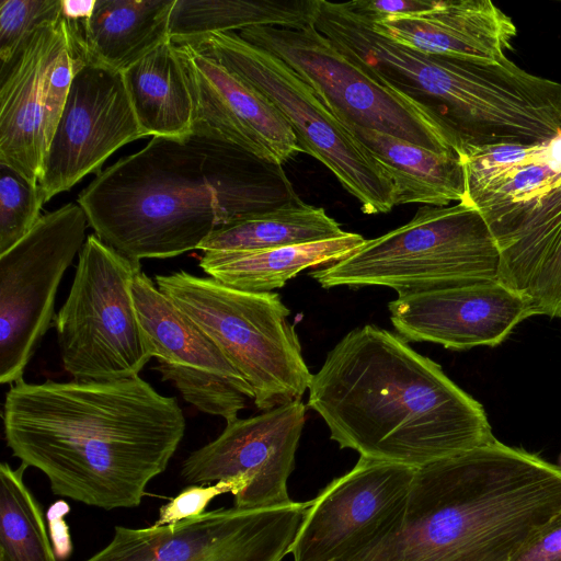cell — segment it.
Here are the masks:
<instances>
[{
  "label": "cell",
  "instance_id": "1",
  "mask_svg": "<svg viewBox=\"0 0 561 561\" xmlns=\"http://www.w3.org/2000/svg\"><path fill=\"white\" fill-rule=\"evenodd\" d=\"M12 455L48 479L55 495L103 510L133 508L185 433L178 401L138 376L16 381L5 393Z\"/></svg>",
  "mask_w": 561,
  "mask_h": 561
},
{
  "label": "cell",
  "instance_id": "2",
  "mask_svg": "<svg viewBox=\"0 0 561 561\" xmlns=\"http://www.w3.org/2000/svg\"><path fill=\"white\" fill-rule=\"evenodd\" d=\"M308 392L330 438L371 459L420 468L495 438L483 405L440 365L374 324L337 342Z\"/></svg>",
  "mask_w": 561,
  "mask_h": 561
},
{
  "label": "cell",
  "instance_id": "3",
  "mask_svg": "<svg viewBox=\"0 0 561 561\" xmlns=\"http://www.w3.org/2000/svg\"><path fill=\"white\" fill-rule=\"evenodd\" d=\"M561 512V468L496 438L416 468L399 525L341 561H510Z\"/></svg>",
  "mask_w": 561,
  "mask_h": 561
},
{
  "label": "cell",
  "instance_id": "4",
  "mask_svg": "<svg viewBox=\"0 0 561 561\" xmlns=\"http://www.w3.org/2000/svg\"><path fill=\"white\" fill-rule=\"evenodd\" d=\"M77 202L95 236L137 262L199 250L219 227L203 157L186 138L153 137L99 172Z\"/></svg>",
  "mask_w": 561,
  "mask_h": 561
},
{
  "label": "cell",
  "instance_id": "5",
  "mask_svg": "<svg viewBox=\"0 0 561 561\" xmlns=\"http://www.w3.org/2000/svg\"><path fill=\"white\" fill-rule=\"evenodd\" d=\"M501 254L482 216L459 202L417 209L412 219L366 240L345 259L314 268L325 288L382 286L398 295L499 280Z\"/></svg>",
  "mask_w": 561,
  "mask_h": 561
},
{
  "label": "cell",
  "instance_id": "6",
  "mask_svg": "<svg viewBox=\"0 0 561 561\" xmlns=\"http://www.w3.org/2000/svg\"><path fill=\"white\" fill-rule=\"evenodd\" d=\"M156 283L245 379L257 409L302 399L313 375L278 294L240 290L185 271L157 275Z\"/></svg>",
  "mask_w": 561,
  "mask_h": 561
},
{
  "label": "cell",
  "instance_id": "7",
  "mask_svg": "<svg viewBox=\"0 0 561 561\" xmlns=\"http://www.w3.org/2000/svg\"><path fill=\"white\" fill-rule=\"evenodd\" d=\"M181 43L215 59L273 103L291 127L301 151L327 167L364 214H387L397 206L398 192L390 172L283 60L236 32Z\"/></svg>",
  "mask_w": 561,
  "mask_h": 561
},
{
  "label": "cell",
  "instance_id": "8",
  "mask_svg": "<svg viewBox=\"0 0 561 561\" xmlns=\"http://www.w3.org/2000/svg\"><path fill=\"white\" fill-rule=\"evenodd\" d=\"M140 262L90 234L69 295L55 316L62 366L77 380L138 376L153 357L131 296Z\"/></svg>",
  "mask_w": 561,
  "mask_h": 561
},
{
  "label": "cell",
  "instance_id": "9",
  "mask_svg": "<svg viewBox=\"0 0 561 561\" xmlns=\"http://www.w3.org/2000/svg\"><path fill=\"white\" fill-rule=\"evenodd\" d=\"M236 33L283 60L342 123L461 154L458 140L433 112L373 79L312 24L298 28L255 26Z\"/></svg>",
  "mask_w": 561,
  "mask_h": 561
},
{
  "label": "cell",
  "instance_id": "10",
  "mask_svg": "<svg viewBox=\"0 0 561 561\" xmlns=\"http://www.w3.org/2000/svg\"><path fill=\"white\" fill-rule=\"evenodd\" d=\"M88 218L77 203L41 216L0 254V382L15 383L54 317L57 289L84 244Z\"/></svg>",
  "mask_w": 561,
  "mask_h": 561
},
{
  "label": "cell",
  "instance_id": "11",
  "mask_svg": "<svg viewBox=\"0 0 561 561\" xmlns=\"http://www.w3.org/2000/svg\"><path fill=\"white\" fill-rule=\"evenodd\" d=\"M312 503L217 508L168 525L116 526L111 541L84 561H282Z\"/></svg>",
  "mask_w": 561,
  "mask_h": 561
},
{
  "label": "cell",
  "instance_id": "12",
  "mask_svg": "<svg viewBox=\"0 0 561 561\" xmlns=\"http://www.w3.org/2000/svg\"><path fill=\"white\" fill-rule=\"evenodd\" d=\"M415 470L360 456L312 500L294 561H341L377 545L401 522Z\"/></svg>",
  "mask_w": 561,
  "mask_h": 561
},
{
  "label": "cell",
  "instance_id": "13",
  "mask_svg": "<svg viewBox=\"0 0 561 561\" xmlns=\"http://www.w3.org/2000/svg\"><path fill=\"white\" fill-rule=\"evenodd\" d=\"M305 422L302 400L237 419L216 439L190 454L181 476L191 485L243 478L244 489L233 495V506L239 508L290 505L287 480Z\"/></svg>",
  "mask_w": 561,
  "mask_h": 561
},
{
  "label": "cell",
  "instance_id": "14",
  "mask_svg": "<svg viewBox=\"0 0 561 561\" xmlns=\"http://www.w3.org/2000/svg\"><path fill=\"white\" fill-rule=\"evenodd\" d=\"M145 137L122 71L85 61L76 72L38 181L46 202Z\"/></svg>",
  "mask_w": 561,
  "mask_h": 561
},
{
  "label": "cell",
  "instance_id": "15",
  "mask_svg": "<svg viewBox=\"0 0 561 561\" xmlns=\"http://www.w3.org/2000/svg\"><path fill=\"white\" fill-rule=\"evenodd\" d=\"M398 335L465 351L502 344L534 316L523 294L499 280H483L398 295L388 305Z\"/></svg>",
  "mask_w": 561,
  "mask_h": 561
},
{
  "label": "cell",
  "instance_id": "16",
  "mask_svg": "<svg viewBox=\"0 0 561 561\" xmlns=\"http://www.w3.org/2000/svg\"><path fill=\"white\" fill-rule=\"evenodd\" d=\"M462 202L482 216L501 249L561 187V133L531 145H496L460 156Z\"/></svg>",
  "mask_w": 561,
  "mask_h": 561
},
{
  "label": "cell",
  "instance_id": "17",
  "mask_svg": "<svg viewBox=\"0 0 561 561\" xmlns=\"http://www.w3.org/2000/svg\"><path fill=\"white\" fill-rule=\"evenodd\" d=\"M175 45L195 101L192 131L220 138L275 165L301 152L291 127L262 93L191 44Z\"/></svg>",
  "mask_w": 561,
  "mask_h": 561
},
{
  "label": "cell",
  "instance_id": "18",
  "mask_svg": "<svg viewBox=\"0 0 561 561\" xmlns=\"http://www.w3.org/2000/svg\"><path fill=\"white\" fill-rule=\"evenodd\" d=\"M72 31L61 15L42 24L10 67L1 72L0 162L38 185L47 152L44 77Z\"/></svg>",
  "mask_w": 561,
  "mask_h": 561
},
{
  "label": "cell",
  "instance_id": "19",
  "mask_svg": "<svg viewBox=\"0 0 561 561\" xmlns=\"http://www.w3.org/2000/svg\"><path fill=\"white\" fill-rule=\"evenodd\" d=\"M369 21L376 33L411 49L483 65L507 58L517 33L513 20L490 0L437 1L422 13Z\"/></svg>",
  "mask_w": 561,
  "mask_h": 561
},
{
  "label": "cell",
  "instance_id": "20",
  "mask_svg": "<svg viewBox=\"0 0 561 561\" xmlns=\"http://www.w3.org/2000/svg\"><path fill=\"white\" fill-rule=\"evenodd\" d=\"M186 139L203 157V173L217 199L219 227L298 198L280 165L202 131L194 130Z\"/></svg>",
  "mask_w": 561,
  "mask_h": 561
},
{
  "label": "cell",
  "instance_id": "21",
  "mask_svg": "<svg viewBox=\"0 0 561 561\" xmlns=\"http://www.w3.org/2000/svg\"><path fill=\"white\" fill-rule=\"evenodd\" d=\"M499 282L523 294L534 316L561 317V187L501 248Z\"/></svg>",
  "mask_w": 561,
  "mask_h": 561
},
{
  "label": "cell",
  "instance_id": "22",
  "mask_svg": "<svg viewBox=\"0 0 561 561\" xmlns=\"http://www.w3.org/2000/svg\"><path fill=\"white\" fill-rule=\"evenodd\" d=\"M144 136L184 139L196 107L186 66L170 39L122 71Z\"/></svg>",
  "mask_w": 561,
  "mask_h": 561
},
{
  "label": "cell",
  "instance_id": "23",
  "mask_svg": "<svg viewBox=\"0 0 561 561\" xmlns=\"http://www.w3.org/2000/svg\"><path fill=\"white\" fill-rule=\"evenodd\" d=\"M131 296L146 341L159 362L226 377L253 391L210 337L142 271L131 283Z\"/></svg>",
  "mask_w": 561,
  "mask_h": 561
},
{
  "label": "cell",
  "instance_id": "24",
  "mask_svg": "<svg viewBox=\"0 0 561 561\" xmlns=\"http://www.w3.org/2000/svg\"><path fill=\"white\" fill-rule=\"evenodd\" d=\"M342 124L390 172L398 192L397 206L462 202L465 176L458 153L431 150L382 131Z\"/></svg>",
  "mask_w": 561,
  "mask_h": 561
},
{
  "label": "cell",
  "instance_id": "25",
  "mask_svg": "<svg viewBox=\"0 0 561 561\" xmlns=\"http://www.w3.org/2000/svg\"><path fill=\"white\" fill-rule=\"evenodd\" d=\"M175 0H95L82 28L88 61L118 71L170 41Z\"/></svg>",
  "mask_w": 561,
  "mask_h": 561
},
{
  "label": "cell",
  "instance_id": "26",
  "mask_svg": "<svg viewBox=\"0 0 561 561\" xmlns=\"http://www.w3.org/2000/svg\"><path fill=\"white\" fill-rule=\"evenodd\" d=\"M366 239L355 232L342 237L242 252H204L199 266L211 278L230 287L271 293L300 272L336 263L358 249Z\"/></svg>",
  "mask_w": 561,
  "mask_h": 561
},
{
  "label": "cell",
  "instance_id": "27",
  "mask_svg": "<svg viewBox=\"0 0 561 561\" xmlns=\"http://www.w3.org/2000/svg\"><path fill=\"white\" fill-rule=\"evenodd\" d=\"M314 0H175L170 14L173 43L255 26L298 28L312 24Z\"/></svg>",
  "mask_w": 561,
  "mask_h": 561
},
{
  "label": "cell",
  "instance_id": "28",
  "mask_svg": "<svg viewBox=\"0 0 561 561\" xmlns=\"http://www.w3.org/2000/svg\"><path fill=\"white\" fill-rule=\"evenodd\" d=\"M347 231L322 207L299 198L216 228L199 247L204 252H242L309 243Z\"/></svg>",
  "mask_w": 561,
  "mask_h": 561
},
{
  "label": "cell",
  "instance_id": "29",
  "mask_svg": "<svg viewBox=\"0 0 561 561\" xmlns=\"http://www.w3.org/2000/svg\"><path fill=\"white\" fill-rule=\"evenodd\" d=\"M26 468L0 466V561H57L43 511L23 481Z\"/></svg>",
  "mask_w": 561,
  "mask_h": 561
},
{
  "label": "cell",
  "instance_id": "30",
  "mask_svg": "<svg viewBox=\"0 0 561 561\" xmlns=\"http://www.w3.org/2000/svg\"><path fill=\"white\" fill-rule=\"evenodd\" d=\"M153 369L160 373L162 380L172 382L186 402L227 423L239 419L247 400L253 399L252 393L234 381L213 373L159 360Z\"/></svg>",
  "mask_w": 561,
  "mask_h": 561
},
{
  "label": "cell",
  "instance_id": "31",
  "mask_svg": "<svg viewBox=\"0 0 561 561\" xmlns=\"http://www.w3.org/2000/svg\"><path fill=\"white\" fill-rule=\"evenodd\" d=\"M45 203L39 185L0 162V254L32 230Z\"/></svg>",
  "mask_w": 561,
  "mask_h": 561
},
{
  "label": "cell",
  "instance_id": "32",
  "mask_svg": "<svg viewBox=\"0 0 561 561\" xmlns=\"http://www.w3.org/2000/svg\"><path fill=\"white\" fill-rule=\"evenodd\" d=\"M60 15L61 0H1V72L10 67L42 24Z\"/></svg>",
  "mask_w": 561,
  "mask_h": 561
},
{
  "label": "cell",
  "instance_id": "33",
  "mask_svg": "<svg viewBox=\"0 0 561 561\" xmlns=\"http://www.w3.org/2000/svg\"><path fill=\"white\" fill-rule=\"evenodd\" d=\"M245 480L241 477L219 481L210 485H191L184 489L159 511L156 525H168L205 513L208 503L216 496L230 492L233 495L242 491Z\"/></svg>",
  "mask_w": 561,
  "mask_h": 561
},
{
  "label": "cell",
  "instance_id": "34",
  "mask_svg": "<svg viewBox=\"0 0 561 561\" xmlns=\"http://www.w3.org/2000/svg\"><path fill=\"white\" fill-rule=\"evenodd\" d=\"M510 561H561V512L535 531Z\"/></svg>",
  "mask_w": 561,
  "mask_h": 561
},
{
  "label": "cell",
  "instance_id": "35",
  "mask_svg": "<svg viewBox=\"0 0 561 561\" xmlns=\"http://www.w3.org/2000/svg\"><path fill=\"white\" fill-rule=\"evenodd\" d=\"M435 0H353L348 4L371 21L417 14L433 9Z\"/></svg>",
  "mask_w": 561,
  "mask_h": 561
},
{
  "label": "cell",
  "instance_id": "36",
  "mask_svg": "<svg viewBox=\"0 0 561 561\" xmlns=\"http://www.w3.org/2000/svg\"><path fill=\"white\" fill-rule=\"evenodd\" d=\"M69 511L65 502H57L51 505L48 511V523L50 526V537L55 554L65 559L71 552V540L68 533V526L64 522L62 516Z\"/></svg>",
  "mask_w": 561,
  "mask_h": 561
},
{
  "label": "cell",
  "instance_id": "37",
  "mask_svg": "<svg viewBox=\"0 0 561 561\" xmlns=\"http://www.w3.org/2000/svg\"><path fill=\"white\" fill-rule=\"evenodd\" d=\"M94 1L61 0L62 15L71 25L82 26L92 13Z\"/></svg>",
  "mask_w": 561,
  "mask_h": 561
},
{
  "label": "cell",
  "instance_id": "38",
  "mask_svg": "<svg viewBox=\"0 0 561 561\" xmlns=\"http://www.w3.org/2000/svg\"><path fill=\"white\" fill-rule=\"evenodd\" d=\"M560 463H561V456H560Z\"/></svg>",
  "mask_w": 561,
  "mask_h": 561
},
{
  "label": "cell",
  "instance_id": "39",
  "mask_svg": "<svg viewBox=\"0 0 561 561\" xmlns=\"http://www.w3.org/2000/svg\"><path fill=\"white\" fill-rule=\"evenodd\" d=\"M561 318V317H560Z\"/></svg>",
  "mask_w": 561,
  "mask_h": 561
}]
</instances>
